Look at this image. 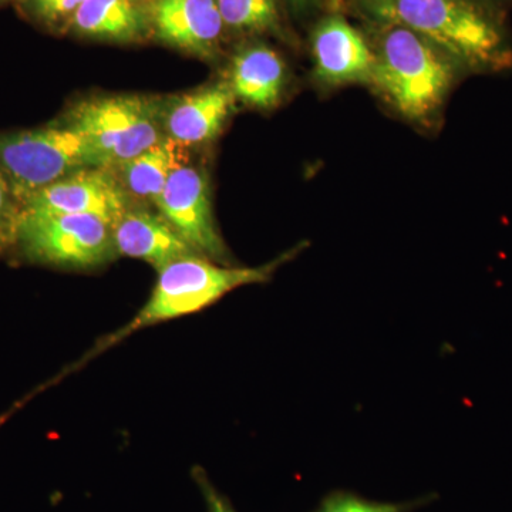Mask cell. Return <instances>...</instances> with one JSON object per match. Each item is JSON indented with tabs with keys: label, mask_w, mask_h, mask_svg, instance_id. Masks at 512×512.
I'll use <instances>...</instances> for the list:
<instances>
[{
	"label": "cell",
	"mask_w": 512,
	"mask_h": 512,
	"mask_svg": "<svg viewBox=\"0 0 512 512\" xmlns=\"http://www.w3.org/2000/svg\"><path fill=\"white\" fill-rule=\"evenodd\" d=\"M22 205L0 167V254L15 249Z\"/></svg>",
	"instance_id": "obj_18"
},
{
	"label": "cell",
	"mask_w": 512,
	"mask_h": 512,
	"mask_svg": "<svg viewBox=\"0 0 512 512\" xmlns=\"http://www.w3.org/2000/svg\"><path fill=\"white\" fill-rule=\"evenodd\" d=\"M419 503H377L350 493L328 495L315 512H409Z\"/></svg>",
	"instance_id": "obj_19"
},
{
	"label": "cell",
	"mask_w": 512,
	"mask_h": 512,
	"mask_svg": "<svg viewBox=\"0 0 512 512\" xmlns=\"http://www.w3.org/2000/svg\"><path fill=\"white\" fill-rule=\"evenodd\" d=\"M225 30L215 0H151V40L178 52L215 59Z\"/></svg>",
	"instance_id": "obj_9"
},
{
	"label": "cell",
	"mask_w": 512,
	"mask_h": 512,
	"mask_svg": "<svg viewBox=\"0 0 512 512\" xmlns=\"http://www.w3.org/2000/svg\"><path fill=\"white\" fill-rule=\"evenodd\" d=\"M84 0H13L16 13L40 32L67 36Z\"/></svg>",
	"instance_id": "obj_17"
},
{
	"label": "cell",
	"mask_w": 512,
	"mask_h": 512,
	"mask_svg": "<svg viewBox=\"0 0 512 512\" xmlns=\"http://www.w3.org/2000/svg\"><path fill=\"white\" fill-rule=\"evenodd\" d=\"M198 484H200L202 494H204L205 500H207L208 510L210 512H235L231 504L225 500L224 497L210 483L204 474L201 477H197Z\"/></svg>",
	"instance_id": "obj_20"
},
{
	"label": "cell",
	"mask_w": 512,
	"mask_h": 512,
	"mask_svg": "<svg viewBox=\"0 0 512 512\" xmlns=\"http://www.w3.org/2000/svg\"><path fill=\"white\" fill-rule=\"evenodd\" d=\"M235 101L227 82L210 84L163 101L165 137L187 148L214 140L234 111Z\"/></svg>",
	"instance_id": "obj_10"
},
{
	"label": "cell",
	"mask_w": 512,
	"mask_h": 512,
	"mask_svg": "<svg viewBox=\"0 0 512 512\" xmlns=\"http://www.w3.org/2000/svg\"><path fill=\"white\" fill-rule=\"evenodd\" d=\"M0 167L22 205L43 188L101 164L89 141L57 120L29 130L0 133Z\"/></svg>",
	"instance_id": "obj_5"
},
{
	"label": "cell",
	"mask_w": 512,
	"mask_h": 512,
	"mask_svg": "<svg viewBox=\"0 0 512 512\" xmlns=\"http://www.w3.org/2000/svg\"><path fill=\"white\" fill-rule=\"evenodd\" d=\"M384 25L412 30L450 59L474 67H500L508 59L503 36L467 0H367Z\"/></svg>",
	"instance_id": "obj_2"
},
{
	"label": "cell",
	"mask_w": 512,
	"mask_h": 512,
	"mask_svg": "<svg viewBox=\"0 0 512 512\" xmlns=\"http://www.w3.org/2000/svg\"><path fill=\"white\" fill-rule=\"evenodd\" d=\"M67 36L113 45L151 40V0H84Z\"/></svg>",
	"instance_id": "obj_12"
},
{
	"label": "cell",
	"mask_w": 512,
	"mask_h": 512,
	"mask_svg": "<svg viewBox=\"0 0 512 512\" xmlns=\"http://www.w3.org/2000/svg\"><path fill=\"white\" fill-rule=\"evenodd\" d=\"M305 245L289 249L274 261L252 268L215 264L200 255L188 256L163 266L158 269L156 286L143 308L123 328L100 339L76 363V369L107 349L119 345L138 330L200 312L242 286L271 281L276 269L295 258Z\"/></svg>",
	"instance_id": "obj_1"
},
{
	"label": "cell",
	"mask_w": 512,
	"mask_h": 512,
	"mask_svg": "<svg viewBox=\"0 0 512 512\" xmlns=\"http://www.w3.org/2000/svg\"><path fill=\"white\" fill-rule=\"evenodd\" d=\"M225 29L241 33L275 32L281 25L278 0H215Z\"/></svg>",
	"instance_id": "obj_16"
},
{
	"label": "cell",
	"mask_w": 512,
	"mask_h": 512,
	"mask_svg": "<svg viewBox=\"0 0 512 512\" xmlns=\"http://www.w3.org/2000/svg\"><path fill=\"white\" fill-rule=\"evenodd\" d=\"M370 82L402 116L423 120L443 103L453 66L450 57L412 30L384 25Z\"/></svg>",
	"instance_id": "obj_3"
},
{
	"label": "cell",
	"mask_w": 512,
	"mask_h": 512,
	"mask_svg": "<svg viewBox=\"0 0 512 512\" xmlns=\"http://www.w3.org/2000/svg\"><path fill=\"white\" fill-rule=\"evenodd\" d=\"M15 249L30 262L72 269L107 264L117 255L109 222L53 212L22 211Z\"/></svg>",
	"instance_id": "obj_6"
},
{
	"label": "cell",
	"mask_w": 512,
	"mask_h": 512,
	"mask_svg": "<svg viewBox=\"0 0 512 512\" xmlns=\"http://www.w3.org/2000/svg\"><path fill=\"white\" fill-rule=\"evenodd\" d=\"M188 161L187 147L165 137L140 156L110 165L107 170L127 195L133 207L156 208L168 178Z\"/></svg>",
	"instance_id": "obj_15"
},
{
	"label": "cell",
	"mask_w": 512,
	"mask_h": 512,
	"mask_svg": "<svg viewBox=\"0 0 512 512\" xmlns=\"http://www.w3.org/2000/svg\"><path fill=\"white\" fill-rule=\"evenodd\" d=\"M13 0H0V9L6 8V6L12 5Z\"/></svg>",
	"instance_id": "obj_22"
},
{
	"label": "cell",
	"mask_w": 512,
	"mask_h": 512,
	"mask_svg": "<svg viewBox=\"0 0 512 512\" xmlns=\"http://www.w3.org/2000/svg\"><path fill=\"white\" fill-rule=\"evenodd\" d=\"M113 238L117 254L141 259L157 271L178 259L200 255L163 215L150 208L131 207L113 225Z\"/></svg>",
	"instance_id": "obj_13"
},
{
	"label": "cell",
	"mask_w": 512,
	"mask_h": 512,
	"mask_svg": "<svg viewBox=\"0 0 512 512\" xmlns=\"http://www.w3.org/2000/svg\"><path fill=\"white\" fill-rule=\"evenodd\" d=\"M156 210L197 254L225 264L228 251L215 224L210 180L202 168L187 163L174 170Z\"/></svg>",
	"instance_id": "obj_7"
},
{
	"label": "cell",
	"mask_w": 512,
	"mask_h": 512,
	"mask_svg": "<svg viewBox=\"0 0 512 512\" xmlns=\"http://www.w3.org/2000/svg\"><path fill=\"white\" fill-rule=\"evenodd\" d=\"M289 2H291L292 5L299 6L303 5V3L311 2V0H289Z\"/></svg>",
	"instance_id": "obj_21"
},
{
	"label": "cell",
	"mask_w": 512,
	"mask_h": 512,
	"mask_svg": "<svg viewBox=\"0 0 512 512\" xmlns=\"http://www.w3.org/2000/svg\"><path fill=\"white\" fill-rule=\"evenodd\" d=\"M312 56L316 79L326 86L372 80L375 53L356 29L338 16L323 20L316 28Z\"/></svg>",
	"instance_id": "obj_11"
},
{
	"label": "cell",
	"mask_w": 512,
	"mask_h": 512,
	"mask_svg": "<svg viewBox=\"0 0 512 512\" xmlns=\"http://www.w3.org/2000/svg\"><path fill=\"white\" fill-rule=\"evenodd\" d=\"M60 121L89 141L101 167L140 156L165 138L163 100L138 94H114L79 101Z\"/></svg>",
	"instance_id": "obj_4"
},
{
	"label": "cell",
	"mask_w": 512,
	"mask_h": 512,
	"mask_svg": "<svg viewBox=\"0 0 512 512\" xmlns=\"http://www.w3.org/2000/svg\"><path fill=\"white\" fill-rule=\"evenodd\" d=\"M131 207L113 174L106 167H92L36 192L23 202L22 211L93 215L113 227Z\"/></svg>",
	"instance_id": "obj_8"
},
{
	"label": "cell",
	"mask_w": 512,
	"mask_h": 512,
	"mask_svg": "<svg viewBox=\"0 0 512 512\" xmlns=\"http://www.w3.org/2000/svg\"><path fill=\"white\" fill-rule=\"evenodd\" d=\"M288 82V69L281 55L265 43H249L232 56L228 86L235 99L256 110L278 106Z\"/></svg>",
	"instance_id": "obj_14"
}]
</instances>
